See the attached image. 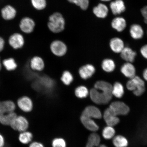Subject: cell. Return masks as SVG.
Masks as SVG:
<instances>
[{"mask_svg":"<svg viewBox=\"0 0 147 147\" xmlns=\"http://www.w3.org/2000/svg\"><path fill=\"white\" fill-rule=\"evenodd\" d=\"M112 87L113 85L109 82L102 80L97 81L94 84V88L90 91L91 100L97 104H108L113 96Z\"/></svg>","mask_w":147,"mask_h":147,"instance_id":"obj_1","label":"cell"},{"mask_svg":"<svg viewBox=\"0 0 147 147\" xmlns=\"http://www.w3.org/2000/svg\"><path fill=\"white\" fill-rule=\"evenodd\" d=\"M102 117V113L98 108L90 106L86 107L83 111L80 119L86 128L90 131H95L98 129L99 127L93 119H100Z\"/></svg>","mask_w":147,"mask_h":147,"instance_id":"obj_2","label":"cell"},{"mask_svg":"<svg viewBox=\"0 0 147 147\" xmlns=\"http://www.w3.org/2000/svg\"><path fill=\"white\" fill-rule=\"evenodd\" d=\"M16 105L11 100H7L0 102V122L5 125H10L17 116L14 113Z\"/></svg>","mask_w":147,"mask_h":147,"instance_id":"obj_3","label":"cell"},{"mask_svg":"<svg viewBox=\"0 0 147 147\" xmlns=\"http://www.w3.org/2000/svg\"><path fill=\"white\" fill-rule=\"evenodd\" d=\"M65 25V20L59 13H55L49 16L47 25L51 32L58 33L62 32L64 29Z\"/></svg>","mask_w":147,"mask_h":147,"instance_id":"obj_4","label":"cell"},{"mask_svg":"<svg viewBox=\"0 0 147 147\" xmlns=\"http://www.w3.org/2000/svg\"><path fill=\"white\" fill-rule=\"evenodd\" d=\"M126 88L129 90L133 92L136 96H140L146 90L144 81L140 77L135 76L129 80L126 84Z\"/></svg>","mask_w":147,"mask_h":147,"instance_id":"obj_5","label":"cell"},{"mask_svg":"<svg viewBox=\"0 0 147 147\" xmlns=\"http://www.w3.org/2000/svg\"><path fill=\"white\" fill-rule=\"evenodd\" d=\"M36 26L34 20L29 16L22 18L19 23L20 31L23 34H28L34 32Z\"/></svg>","mask_w":147,"mask_h":147,"instance_id":"obj_6","label":"cell"},{"mask_svg":"<svg viewBox=\"0 0 147 147\" xmlns=\"http://www.w3.org/2000/svg\"><path fill=\"white\" fill-rule=\"evenodd\" d=\"M9 45L13 49H18L22 48L25 44V38L22 33L15 32L8 38Z\"/></svg>","mask_w":147,"mask_h":147,"instance_id":"obj_7","label":"cell"},{"mask_svg":"<svg viewBox=\"0 0 147 147\" xmlns=\"http://www.w3.org/2000/svg\"><path fill=\"white\" fill-rule=\"evenodd\" d=\"M109 107L117 116L127 115L130 111L128 106L121 101H115L112 102Z\"/></svg>","mask_w":147,"mask_h":147,"instance_id":"obj_8","label":"cell"},{"mask_svg":"<svg viewBox=\"0 0 147 147\" xmlns=\"http://www.w3.org/2000/svg\"><path fill=\"white\" fill-rule=\"evenodd\" d=\"M10 126L14 130L22 132L26 131L28 127L29 123L27 119L24 117L17 116L12 121Z\"/></svg>","mask_w":147,"mask_h":147,"instance_id":"obj_9","label":"cell"},{"mask_svg":"<svg viewBox=\"0 0 147 147\" xmlns=\"http://www.w3.org/2000/svg\"><path fill=\"white\" fill-rule=\"evenodd\" d=\"M51 50L53 54L56 56L61 57L67 53V46L63 42L59 40L52 42L50 46Z\"/></svg>","mask_w":147,"mask_h":147,"instance_id":"obj_10","label":"cell"},{"mask_svg":"<svg viewBox=\"0 0 147 147\" xmlns=\"http://www.w3.org/2000/svg\"><path fill=\"white\" fill-rule=\"evenodd\" d=\"M1 13L2 18L6 21H10L14 20L17 14L16 8L10 5H7L3 7L1 9Z\"/></svg>","mask_w":147,"mask_h":147,"instance_id":"obj_11","label":"cell"},{"mask_svg":"<svg viewBox=\"0 0 147 147\" xmlns=\"http://www.w3.org/2000/svg\"><path fill=\"white\" fill-rule=\"evenodd\" d=\"M104 118L108 126L113 127L116 125L119 122L117 116L109 107L105 111Z\"/></svg>","mask_w":147,"mask_h":147,"instance_id":"obj_12","label":"cell"},{"mask_svg":"<svg viewBox=\"0 0 147 147\" xmlns=\"http://www.w3.org/2000/svg\"><path fill=\"white\" fill-rule=\"evenodd\" d=\"M17 104L20 109L26 113L30 112L33 109L32 101L28 96H23L20 97L18 100Z\"/></svg>","mask_w":147,"mask_h":147,"instance_id":"obj_13","label":"cell"},{"mask_svg":"<svg viewBox=\"0 0 147 147\" xmlns=\"http://www.w3.org/2000/svg\"><path fill=\"white\" fill-rule=\"evenodd\" d=\"M95 71V68L93 65L87 64L81 67L79 73L81 78L84 80H87L92 76Z\"/></svg>","mask_w":147,"mask_h":147,"instance_id":"obj_14","label":"cell"},{"mask_svg":"<svg viewBox=\"0 0 147 147\" xmlns=\"http://www.w3.org/2000/svg\"><path fill=\"white\" fill-rule=\"evenodd\" d=\"M110 7L114 15H118L123 12L125 10L126 7L123 0H115L110 3Z\"/></svg>","mask_w":147,"mask_h":147,"instance_id":"obj_15","label":"cell"},{"mask_svg":"<svg viewBox=\"0 0 147 147\" xmlns=\"http://www.w3.org/2000/svg\"><path fill=\"white\" fill-rule=\"evenodd\" d=\"M121 71L124 76L129 79L136 76V68L132 63L126 62L123 64L121 67Z\"/></svg>","mask_w":147,"mask_h":147,"instance_id":"obj_16","label":"cell"},{"mask_svg":"<svg viewBox=\"0 0 147 147\" xmlns=\"http://www.w3.org/2000/svg\"><path fill=\"white\" fill-rule=\"evenodd\" d=\"M122 59L127 62L132 63L135 60L136 53L130 48L126 47L124 48L120 53Z\"/></svg>","mask_w":147,"mask_h":147,"instance_id":"obj_17","label":"cell"},{"mask_svg":"<svg viewBox=\"0 0 147 147\" xmlns=\"http://www.w3.org/2000/svg\"><path fill=\"white\" fill-rule=\"evenodd\" d=\"M110 47L112 51L116 53H120L125 47L123 41L119 38H112L110 42Z\"/></svg>","mask_w":147,"mask_h":147,"instance_id":"obj_18","label":"cell"},{"mask_svg":"<svg viewBox=\"0 0 147 147\" xmlns=\"http://www.w3.org/2000/svg\"><path fill=\"white\" fill-rule=\"evenodd\" d=\"M129 32L131 37L135 40L141 39L144 35L142 27L137 24H134L130 26Z\"/></svg>","mask_w":147,"mask_h":147,"instance_id":"obj_19","label":"cell"},{"mask_svg":"<svg viewBox=\"0 0 147 147\" xmlns=\"http://www.w3.org/2000/svg\"><path fill=\"white\" fill-rule=\"evenodd\" d=\"M31 69L33 70L40 71L45 67V62L42 59L38 56H34L31 59L30 62Z\"/></svg>","mask_w":147,"mask_h":147,"instance_id":"obj_20","label":"cell"},{"mask_svg":"<svg viewBox=\"0 0 147 147\" xmlns=\"http://www.w3.org/2000/svg\"><path fill=\"white\" fill-rule=\"evenodd\" d=\"M126 20L121 17H117L114 18L111 22V26L117 32H121L124 30L126 27Z\"/></svg>","mask_w":147,"mask_h":147,"instance_id":"obj_21","label":"cell"},{"mask_svg":"<svg viewBox=\"0 0 147 147\" xmlns=\"http://www.w3.org/2000/svg\"><path fill=\"white\" fill-rule=\"evenodd\" d=\"M93 12L97 17L104 18L107 16L109 10L108 7L103 3H99L93 9Z\"/></svg>","mask_w":147,"mask_h":147,"instance_id":"obj_22","label":"cell"},{"mask_svg":"<svg viewBox=\"0 0 147 147\" xmlns=\"http://www.w3.org/2000/svg\"><path fill=\"white\" fill-rule=\"evenodd\" d=\"M100 139L98 134L92 133L88 138L86 147H107L104 144L100 145Z\"/></svg>","mask_w":147,"mask_h":147,"instance_id":"obj_23","label":"cell"},{"mask_svg":"<svg viewBox=\"0 0 147 147\" xmlns=\"http://www.w3.org/2000/svg\"><path fill=\"white\" fill-rule=\"evenodd\" d=\"M38 79L39 80H37L34 84L35 85L34 87H36L37 89L38 87H39V88L43 87L49 89L52 87V80L48 77L44 76Z\"/></svg>","mask_w":147,"mask_h":147,"instance_id":"obj_24","label":"cell"},{"mask_svg":"<svg viewBox=\"0 0 147 147\" xmlns=\"http://www.w3.org/2000/svg\"><path fill=\"white\" fill-rule=\"evenodd\" d=\"M112 94L117 98H120L123 96L124 93V86L120 82H117L113 86Z\"/></svg>","mask_w":147,"mask_h":147,"instance_id":"obj_25","label":"cell"},{"mask_svg":"<svg viewBox=\"0 0 147 147\" xmlns=\"http://www.w3.org/2000/svg\"><path fill=\"white\" fill-rule=\"evenodd\" d=\"M115 64L114 61L110 59H106L103 60L102 63V67L103 70L106 72L111 73L115 70Z\"/></svg>","mask_w":147,"mask_h":147,"instance_id":"obj_26","label":"cell"},{"mask_svg":"<svg viewBox=\"0 0 147 147\" xmlns=\"http://www.w3.org/2000/svg\"><path fill=\"white\" fill-rule=\"evenodd\" d=\"M113 143L115 147H126L128 144L126 138L121 135H117L114 137Z\"/></svg>","mask_w":147,"mask_h":147,"instance_id":"obj_27","label":"cell"},{"mask_svg":"<svg viewBox=\"0 0 147 147\" xmlns=\"http://www.w3.org/2000/svg\"><path fill=\"white\" fill-rule=\"evenodd\" d=\"M3 64L5 68L8 71H13L17 68L18 65L14 59L9 58L3 61Z\"/></svg>","mask_w":147,"mask_h":147,"instance_id":"obj_28","label":"cell"},{"mask_svg":"<svg viewBox=\"0 0 147 147\" xmlns=\"http://www.w3.org/2000/svg\"><path fill=\"white\" fill-rule=\"evenodd\" d=\"M115 130L113 127L107 126L104 128L102 130V135L104 139H111L115 137Z\"/></svg>","mask_w":147,"mask_h":147,"instance_id":"obj_29","label":"cell"},{"mask_svg":"<svg viewBox=\"0 0 147 147\" xmlns=\"http://www.w3.org/2000/svg\"><path fill=\"white\" fill-rule=\"evenodd\" d=\"M30 3L33 8L37 11L44 10L47 5L46 0H30Z\"/></svg>","mask_w":147,"mask_h":147,"instance_id":"obj_30","label":"cell"},{"mask_svg":"<svg viewBox=\"0 0 147 147\" xmlns=\"http://www.w3.org/2000/svg\"><path fill=\"white\" fill-rule=\"evenodd\" d=\"M75 93L76 96L80 98H86L89 94L87 88L84 86L77 87L75 90Z\"/></svg>","mask_w":147,"mask_h":147,"instance_id":"obj_31","label":"cell"},{"mask_svg":"<svg viewBox=\"0 0 147 147\" xmlns=\"http://www.w3.org/2000/svg\"><path fill=\"white\" fill-rule=\"evenodd\" d=\"M33 138L32 134L26 131L22 132L20 134L19 140L20 142L23 144H28L32 141Z\"/></svg>","mask_w":147,"mask_h":147,"instance_id":"obj_32","label":"cell"},{"mask_svg":"<svg viewBox=\"0 0 147 147\" xmlns=\"http://www.w3.org/2000/svg\"><path fill=\"white\" fill-rule=\"evenodd\" d=\"M61 80L65 85H69L73 81V75L69 71H64L62 75Z\"/></svg>","mask_w":147,"mask_h":147,"instance_id":"obj_33","label":"cell"},{"mask_svg":"<svg viewBox=\"0 0 147 147\" xmlns=\"http://www.w3.org/2000/svg\"><path fill=\"white\" fill-rule=\"evenodd\" d=\"M53 147H66V143L64 140L62 138H56L52 142Z\"/></svg>","mask_w":147,"mask_h":147,"instance_id":"obj_34","label":"cell"},{"mask_svg":"<svg viewBox=\"0 0 147 147\" xmlns=\"http://www.w3.org/2000/svg\"><path fill=\"white\" fill-rule=\"evenodd\" d=\"M140 53L143 57L147 60V45H145L141 47Z\"/></svg>","mask_w":147,"mask_h":147,"instance_id":"obj_35","label":"cell"},{"mask_svg":"<svg viewBox=\"0 0 147 147\" xmlns=\"http://www.w3.org/2000/svg\"><path fill=\"white\" fill-rule=\"evenodd\" d=\"M141 12L144 18L145 23L147 24V6L143 7L141 9Z\"/></svg>","mask_w":147,"mask_h":147,"instance_id":"obj_36","label":"cell"},{"mask_svg":"<svg viewBox=\"0 0 147 147\" xmlns=\"http://www.w3.org/2000/svg\"><path fill=\"white\" fill-rule=\"evenodd\" d=\"M5 41L4 38L2 36H0V52L2 51L4 48Z\"/></svg>","mask_w":147,"mask_h":147,"instance_id":"obj_37","label":"cell"},{"mask_svg":"<svg viewBox=\"0 0 147 147\" xmlns=\"http://www.w3.org/2000/svg\"><path fill=\"white\" fill-rule=\"evenodd\" d=\"M29 147H44L41 143L38 142H33L31 143Z\"/></svg>","mask_w":147,"mask_h":147,"instance_id":"obj_38","label":"cell"},{"mask_svg":"<svg viewBox=\"0 0 147 147\" xmlns=\"http://www.w3.org/2000/svg\"><path fill=\"white\" fill-rule=\"evenodd\" d=\"M5 145V140L3 136L0 134V147H3Z\"/></svg>","mask_w":147,"mask_h":147,"instance_id":"obj_39","label":"cell"},{"mask_svg":"<svg viewBox=\"0 0 147 147\" xmlns=\"http://www.w3.org/2000/svg\"><path fill=\"white\" fill-rule=\"evenodd\" d=\"M67 1L70 3H74L75 5L79 6L80 0H67Z\"/></svg>","mask_w":147,"mask_h":147,"instance_id":"obj_40","label":"cell"},{"mask_svg":"<svg viewBox=\"0 0 147 147\" xmlns=\"http://www.w3.org/2000/svg\"><path fill=\"white\" fill-rule=\"evenodd\" d=\"M143 76L145 80L147 81V68L144 70L143 73Z\"/></svg>","mask_w":147,"mask_h":147,"instance_id":"obj_41","label":"cell"},{"mask_svg":"<svg viewBox=\"0 0 147 147\" xmlns=\"http://www.w3.org/2000/svg\"><path fill=\"white\" fill-rule=\"evenodd\" d=\"M1 69H2V63H1V59H0V71H1Z\"/></svg>","mask_w":147,"mask_h":147,"instance_id":"obj_42","label":"cell"},{"mask_svg":"<svg viewBox=\"0 0 147 147\" xmlns=\"http://www.w3.org/2000/svg\"><path fill=\"white\" fill-rule=\"evenodd\" d=\"M100 1H102L106 2V1H111V0H100Z\"/></svg>","mask_w":147,"mask_h":147,"instance_id":"obj_43","label":"cell"}]
</instances>
